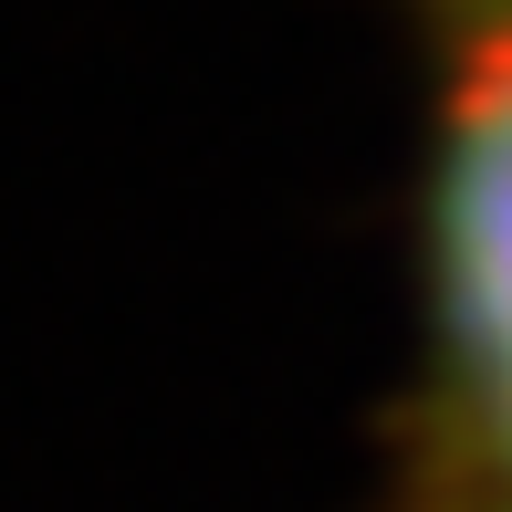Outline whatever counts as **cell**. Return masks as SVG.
<instances>
[{"label":"cell","instance_id":"1","mask_svg":"<svg viewBox=\"0 0 512 512\" xmlns=\"http://www.w3.org/2000/svg\"><path fill=\"white\" fill-rule=\"evenodd\" d=\"M418 512H512V0H450L418 189Z\"/></svg>","mask_w":512,"mask_h":512}]
</instances>
